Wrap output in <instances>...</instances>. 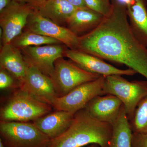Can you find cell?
<instances>
[{"label":"cell","instance_id":"1","mask_svg":"<svg viewBox=\"0 0 147 147\" xmlns=\"http://www.w3.org/2000/svg\"><path fill=\"white\" fill-rule=\"evenodd\" d=\"M112 10L100 25L79 37L78 50L128 67L147 80V47L133 34L126 6L111 0Z\"/></svg>","mask_w":147,"mask_h":147},{"label":"cell","instance_id":"2","mask_svg":"<svg viewBox=\"0 0 147 147\" xmlns=\"http://www.w3.org/2000/svg\"><path fill=\"white\" fill-rule=\"evenodd\" d=\"M112 132V125L95 119L85 108L74 114L69 127L50 140L48 147H84L92 144L107 147Z\"/></svg>","mask_w":147,"mask_h":147},{"label":"cell","instance_id":"3","mask_svg":"<svg viewBox=\"0 0 147 147\" xmlns=\"http://www.w3.org/2000/svg\"><path fill=\"white\" fill-rule=\"evenodd\" d=\"M52 107L19 88L1 108V121L23 122L34 121L49 114Z\"/></svg>","mask_w":147,"mask_h":147},{"label":"cell","instance_id":"4","mask_svg":"<svg viewBox=\"0 0 147 147\" xmlns=\"http://www.w3.org/2000/svg\"><path fill=\"white\" fill-rule=\"evenodd\" d=\"M103 92L104 95H113L121 100L129 121L139 102L147 96V80L129 82L122 75L106 76Z\"/></svg>","mask_w":147,"mask_h":147},{"label":"cell","instance_id":"5","mask_svg":"<svg viewBox=\"0 0 147 147\" xmlns=\"http://www.w3.org/2000/svg\"><path fill=\"white\" fill-rule=\"evenodd\" d=\"M0 134L5 147H48L50 139L34 123L0 121Z\"/></svg>","mask_w":147,"mask_h":147},{"label":"cell","instance_id":"6","mask_svg":"<svg viewBox=\"0 0 147 147\" xmlns=\"http://www.w3.org/2000/svg\"><path fill=\"white\" fill-rule=\"evenodd\" d=\"M100 75L81 68L72 61L63 57L58 59L50 77L58 97L63 96L82 84L98 79Z\"/></svg>","mask_w":147,"mask_h":147},{"label":"cell","instance_id":"7","mask_svg":"<svg viewBox=\"0 0 147 147\" xmlns=\"http://www.w3.org/2000/svg\"><path fill=\"white\" fill-rule=\"evenodd\" d=\"M105 76L82 84L63 96L56 97L50 105L56 110L66 111L74 115L85 109L92 99L99 95H104L103 85Z\"/></svg>","mask_w":147,"mask_h":147},{"label":"cell","instance_id":"8","mask_svg":"<svg viewBox=\"0 0 147 147\" xmlns=\"http://www.w3.org/2000/svg\"><path fill=\"white\" fill-rule=\"evenodd\" d=\"M26 30L57 40L71 50L79 48V36L68 28L42 16L34 9L29 15Z\"/></svg>","mask_w":147,"mask_h":147},{"label":"cell","instance_id":"9","mask_svg":"<svg viewBox=\"0 0 147 147\" xmlns=\"http://www.w3.org/2000/svg\"><path fill=\"white\" fill-rule=\"evenodd\" d=\"M33 7L28 3L13 1L0 12V26L2 31L1 37L2 45L11 43L22 32L26 27Z\"/></svg>","mask_w":147,"mask_h":147},{"label":"cell","instance_id":"10","mask_svg":"<svg viewBox=\"0 0 147 147\" xmlns=\"http://www.w3.org/2000/svg\"><path fill=\"white\" fill-rule=\"evenodd\" d=\"M25 59L27 63L26 71L24 80L19 84V89L50 105L53 98L58 97L51 78Z\"/></svg>","mask_w":147,"mask_h":147},{"label":"cell","instance_id":"11","mask_svg":"<svg viewBox=\"0 0 147 147\" xmlns=\"http://www.w3.org/2000/svg\"><path fill=\"white\" fill-rule=\"evenodd\" d=\"M63 56L86 71L100 76H133L137 72L131 69H120L105 62L100 58L79 50L66 48Z\"/></svg>","mask_w":147,"mask_h":147},{"label":"cell","instance_id":"12","mask_svg":"<svg viewBox=\"0 0 147 147\" xmlns=\"http://www.w3.org/2000/svg\"><path fill=\"white\" fill-rule=\"evenodd\" d=\"M66 48L59 44L30 46L21 49L24 57L42 73L51 77L58 59L63 57Z\"/></svg>","mask_w":147,"mask_h":147},{"label":"cell","instance_id":"13","mask_svg":"<svg viewBox=\"0 0 147 147\" xmlns=\"http://www.w3.org/2000/svg\"><path fill=\"white\" fill-rule=\"evenodd\" d=\"M122 105L117 96L107 94L94 98L86 109L95 119L113 125L118 118Z\"/></svg>","mask_w":147,"mask_h":147},{"label":"cell","instance_id":"14","mask_svg":"<svg viewBox=\"0 0 147 147\" xmlns=\"http://www.w3.org/2000/svg\"><path fill=\"white\" fill-rule=\"evenodd\" d=\"M74 116L66 111L56 110L34 121L33 123L51 140L59 137L67 129Z\"/></svg>","mask_w":147,"mask_h":147},{"label":"cell","instance_id":"15","mask_svg":"<svg viewBox=\"0 0 147 147\" xmlns=\"http://www.w3.org/2000/svg\"><path fill=\"white\" fill-rule=\"evenodd\" d=\"M104 16L88 7L76 9L67 21V28L78 36L93 30L100 24Z\"/></svg>","mask_w":147,"mask_h":147},{"label":"cell","instance_id":"16","mask_svg":"<svg viewBox=\"0 0 147 147\" xmlns=\"http://www.w3.org/2000/svg\"><path fill=\"white\" fill-rule=\"evenodd\" d=\"M0 67L17 79L19 85L24 80L26 71V62L21 50L11 43L2 45Z\"/></svg>","mask_w":147,"mask_h":147},{"label":"cell","instance_id":"17","mask_svg":"<svg viewBox=\"0 0 147 147\" xmlns=\"http://www.w3.org/2000/svg\"><path fill=\"white\" fill-rule=\"evenodd\" d=\"M146 3L145 0H130L126 5V7L131 31L139 42L147 47V9Z\"/></svg>","mask_w":147,"mask_h":147},{"label":"cell","instance_id":"18","mask_svg":"<svg viewBox=\"0 0 147 147\" xmlns=\"http://www.w3.org/2000/svg\"><path fill=\"white\" fill-rule=\"evenodd\" d=\"M31 6L42 16L60 26L66 24L78 8L66 0H46Z\"/></svg>","mask_w":147,"mask_h":147},{"label":"cell","instance_id":"19","mask_svg":"<svg viewBox=\"0 0 147 147\" xmlns=\"http://www.w3.org/2000/svg\"><path fill=\"white\" fill-rule=\"evenodd\" d=\"M112 125L113 132L107 147H131L132 131L123 104Z\"/></svg>","mask_w":147,"mask_h":147},{"label":"cell","instance_id":"20","mask_svg":"<svg viewBox=\"0 0 147 147\" xmlns=\"http://www.w3.org/2000/svg\"><path fill=\"white\" fill-rule=\"evenodd\" d=\"M14 47L21 50L30 46H38L45 45L59 44L57 40L25 30L11 42Z\"/></svg>","mask_w":147,"mask_h":147},{"label":"cell","instance_id":"21","mask_svg":"<svg viewBox=\"0 0 147 147\" xmlns=\"http://www.w3.org/2000/svg\"><path fill=\"white\" fill-rule=\"evenodd\" d=\"M129 123L133 133H147V96L139 102Z\"/></svg>","mask_w":147,"mask_h":147},{"label":"cell","instance_id":"22","mask_svg":"<svg viewBox=\"0 0 147 147\" xmlns=\"http://www.w3.org/2000/svg\"><path fill=\"white\" fill-rule=\"evenodd\" d=\"M87 7L108 16L112 10V4L110 0H84Z\"/></svg>","mask_w":147,"mask_h":147},{"label":"cell","instance_id":"23","mask_svg":"<svg viewBox=\"0 0 147 147\" xmlns=\"http://www.w3.org/2000/svg\"><path fill=\"white\" fill-rule=\"evenodd\" d=\"M12 76L8 71L1 69L0 70V89H6L12 88L14 85Z\"/></svg>","mask_w":147,"mask_h":147},{"label":"cell","instance_id":"24","mask_svg":"<svg viewBox=\"0 0 147 147\" xmlns=\"http://www.w3.org/2000/svg\"><path fill=\"white\" fill-rule=\"evenodd\" d=\"M131 147H147V133H133Z\"/></svg>","mask_w":147,"mask_h":147},{"label":"cell","instance_id":"25","mask_svg":"<svg viewBox=\"0 0 147 147\" xmlns=\"http://www.w3.org/2000/svg\"><path fill=\"white\" fill-rule=\"evenodd\" d=\"M76 8L87 7L84 0H66Z\"/></svg>","mask_w":147,"mask_h":147},{"label":"cell","instance_id":"26","mask_svg":"<svg viewBox=\"0 0 147 147\" xmlns=\"http://www.w3.org/2000/svg\"><path fill=\"white\" fill-rule=\"evenodd\" d=\"M13 0H0V12L8 7Z\"/></svg>","mask_w":147,"mask_h":147},{"label":"cell","instance_id":"27","mask_svg":"<svg viewBox=\"0 0 147 147\" xmlns=\"http://www.w3.org/2000/svg\"><path fill=\"white\" fill-rule=\"evenodd\" d=\"M45 1L46 0H27L26 3L31 5L35 4L38 3L42 2Z\"/></svg>","mask_w":147,"mask_h":147},{"label":"cell","instance_id":"28","mask_svg":"<svg viewBox=\"0 0 147 147\" xmlns=\"http://www.w3.org/2000/svg\"><path fill=\"white\" fill-rule=\"evenodd\" d=\"M116 1H117L118 2L126 6L130 0H116Z\"/></svg>","mask_w":147,"mask_h":147},{"label":"cell","instance_id":"29","mask_svg":"<svg viewBox=\"0 0 147 147\" xmlns=\"http://www.w3.org/2000/svg\"><path fill=\"white\" fill-rule=\"evenodd\" d=\"M84 147H101L100 145L96 144H91L88 145Z\"/></svg>","mask_w":147,"mask_h":147},{"label":"cell","instance_id":"30","mask_svg":"<svg viewBox=\"0 0 147 147\" xmlns=\"http://www.w3.org/2000/svg\"><path fill=\"white\" fill-rule=\"evenodd\" d=\"M14 1L20 3H26L27 0H13Z\"/></svg>","mask_w":147,"mask_h":147},{"label":"cell","instance_id":"31","mask_svg":"<svg viewBox=\"0 0 147 147\" xmlns=\"http://www.w3.org/2000/svg\"><path fill=\"white\" fill-rule=\"evenodd\" d=\"M0 147H5L4 145L3 144L2 141L1 139H0Z\"/></svg>","mask_w":147,"mask_h":147},{"label":"cell","instance_id":"32","mask_svg":"<svg viewBox=\"0 0 147 147\" xmlns=\"http://www.w3.org/2000/svg\"><path fill=\"white\" fill-rule=\"evenodd\" d=\"M145 1H146V2L147 3V0H145Z\"/></svg>","mask_w":147,"mask_h":147},{"label":"cell","instance_id":"33","mask_svg":"<svg viewBox=\"0 0 147 147\" xmlns=\"http://www.w3.org/2000/svg\"><path fill=\"white\" fill-rule=\"evenodd\" d=\"M110 1H111V0H110Z\"/></svg>","mask_w":147,"mask_h":147}]
</instances>
